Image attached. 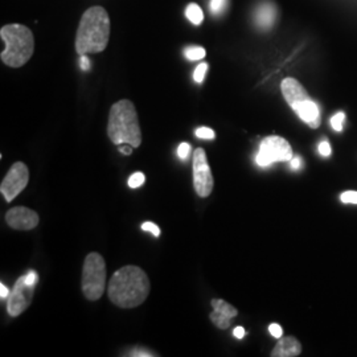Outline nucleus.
<instances>
[{"instance_id":"obj_8","label":"nucleus","mask_w":357,"mask_h":357,"mask_svg":"<svg viewBox=\"0 0 357 357\" xmlns=\"http://www.w3.org/2000/svg\"><path fill=\"white\" fill-rule=\"evenodd\" d=\"M29 181V171L28 167L23 162H16L10 171L7 172L6 178H3L0 192L7 203H11L15 197H17L22 192L26 190Z\"/></svg>"},{"instance_id":"obj_22","label":"nucleus","mask_w":357,"mask_h":357,"mask_svg":"<svg viewBox=\"0 0 357 357\" xmlns=\"http://www.w3.org/2000/svg\"><path fill=\"white\" fill-rule=\"evenodd\" d=\"M345 114L343 112H339L337 114L333 115L331 118V126L335 131H342L344 125Z\"/></svg>"},{"instance_id":"obj_24","label":"nucleus","mask_w":357,"mask_h":357,"mask_svg":"<svg viewBox=\"0 0 357 357\" xmlns=\"http://www.w3.org/2000/svg\"><path fill=\"white\" fill-rule=\"evenodd\" d=\"M340 200H342L344 204H357V192H343L342 196H340Z\"/></svg>"},{"instance_id":"obj_11","label":"nucleus","mask_w":357,"mask_h":357,"mask_svg":"<svg viewBox=\"0 0 357 357\" xmlns=\"http://www.w3.org/2000/svg\"><path fill=\"white\" fill-rule=\"evenodd\" d=\"M295 114L298 115L310 128H318L320 126L319 106L314 102L311 98L305 100L302 102L295 103L291 106Z\"/></svg>"},{"instance_id":"obj_5","label":"nucleus","mask_w":357,"mask_h":357,"mask_svg":"<svg viewBox=\"0 0 357 357\" xmlns=\"http://www.w3.org/2000/svg\"><path fill=\"white\" fill-rule=\"evenodd\" d=\"M106 287V264L101 255H86L82 268V293L89 301L101 299Z\"/></svg>"},{"instance_id":"obj_19","label":"nucleus","mask_w":357,"mask_h":357,"mask_svg":"<svg viewBox=\"0 0 357 357\" xmlns=\"http://www.w3.org/2000/svg\"><path fill=\"white\" fill-rule=\"evenodd\" d=\"M229 6V0H211L209 10L213 16H220L227 11Z\"/></svg>"},{"instance_id":"obj_23","label":"nucleus","mask_w":357,"mask_h":357,"mask_svg":"<svg viewBox=\"0 0 357 357\" xmlns=\"http://www.w3.org/2000/svg\"><path fill=\"white\" fill-rule=\"evenodd\" d=\"M196 137L200 138V139H205V141H211V139H215L216 134L212 128H200L196 130Z\"/></svg>"},{"instance_id":"obj_29","label":"nucleus","mask_w":357,"mask_h":357,"mask_svg":"<svg viewBox=\"0 0 357 357\" xmlns=\"http://www.w3.org/2000/svg\"><path fill=\"white\" fill-rule=\"evenodd\" d=\"M79 68L86 72L90 69V60L88 59L86 54H81V59H79Z\"/></svg>"},{"instance_id":"obj_18","label":"nucleus","mask_w":357,"mask_h":357,"mask_svg":"<svg viewBox=\"0 0 357 357\" xmlns=\"http://www.w3.org/2000/svg\"><path fill=\"white\" fill-rule=\"evenodd\" d=\"M205 54H206V52H205L204 48L196 47V45L188 47V48H185V51H184V56H185L190 61L202 60V59H204Z\"/></svg>"},{"instance_id":"obj_30","label":"nucleus","mask_w":357,"mask_h":357,"mask_svg":"<svg viewBox=\"0 0 357 357\" xmlns=\"http://www.w3.org/2000/svg\"><path fill=\"white\" fill-rule=\"evenodd\" d=\"M290 166L295 171H298V169H301L302 168V159L299 158V156H294L293 159L290 160Z\"/></svg>"},{"instance_id":"obj_15","label":"nucleus","mask_w":357,"mask_h":357,"mask_svg":"<svg viewBox=\"0 0 357 357\" xmlns=\"http://www.w3.org/2000/svg\"><path fill=\"white\" fill-rule=\"evenodd\" d=\"M185 16H187V19L191 22L193 26H200L203 23V20H204L203 10L196 3L188 4V7L185 8Z\"/></svg>"},{"instance_id":"obj_1","label":"nucleus","mask_w":357,"mask_h":357,"mask_svg":"<svg viewBox=\"0 0 357 357\" xmlns=\"http://www.w3.org/2000/svg\"><path fill=\"white\" fill-rule=\"evenodd\" d=\"M150 280L138 266L128 265L116 270L109 282V299L121 308L141 306L150 294Z\"/></svg>"},{"instance_id":"obj_2","label":"nucleus","mask_w":357,"mask_h":357,"mask_svg":"<svg viewBox=\"0 0 357 357\" xmlns=\"http://www.w3.org/2000/svg\"><path fill=\"white\" fill-rule=\"evenodd\" d=\"M110 38V19L102 7H91L81 17L77 31L76 51L78 54L105 51Z\"/></svg>"},{"instance_id":"obj_10","label":"nucleus","mask_w":357,"mask_h":357,"mask_svg":"<svg viewBox=\"0 0 357 357\" xmlns=\"http://www.w3.org/2000/svg\"><path fill=\"white\" fill-rule=\"evenodd\" d=\"M6 221L13 229L31 230L38 227L40 218L38 212L26 206H15L7 212Z\"/></svg>"},{"instance_id":"obj_7","label":"nucleus","mask_w":357,"mask_h":357,"mask_svg":"<svg viewBox=\"0 0 357 357\" xmlns=\"http://www.w3.org/2000/svg\"><path fill=\"white\" fill-rule=\"evenodd\" d=\"M213 176L208 158L203 149H196L193 153V187L200 197H208L213 191Z\"/></svg>"},{"instance_id":"obj_3","label":"nucleus","mask_w":357,"mask_h":357,"mask_svg":"<svg viewBox=\"0 0 357 357\" xmlns=\"http://www.w3.org/2000/svg\"><path fill=\"white\" fill-rule=\"evenodd\" d=\"M109 139L116 146L130 144L134 149L142 143V131L134 103L122 100L110 109L107 123Z\"/></svg>"},{"instance_id":"obj_12","label":"nucleus","mask_w":357,"mask_h":357,"mask_svg":"<svg viewBox=\"0 0 357 357\" xmlns=\"http://www.w3.org/2000/svg\"><path fill=\"white\" fill-rule=\"evenodd\" d=\"M281 90L286 102L290 105V107L294 106L295 103L302 102V101L310 98V96H308L306 89L303 88V85L299 81H296L295 78H291V77L284 78L282 81Z\"/></svg>"},{"instance_id":"obj_26","label":"nucleus","mask_w":357,"mask_h":357,"mask_svg":"<svg viewBox=\"0 0 357 357\" xmlns=\"http://www.w3.org/2000/svg\"><path fill=\"white\" fill-rule=\"evenodd\" d=\"M142 229L153 233L155 237H159V236H160L159 227H158L156 224H153V222H143V224H142Z\"/></svg>"},{"instance_id":"obj_6","label":"nucleus","mask_w":357,"mask_h":357,"mask_svg":"<svg viewBox=\"0 0 357 357\" xmlns=\"http://www.w3.org/2000/svg\"><path fill=\"white\" fill-rule=\"evenodd\" d=\"M294 158L293 149L282 137H268L259 144V150L255 156L257 165L268 167L278 162H290Z\"/></svg>"},{"instance_id":"obj_33","label":"nucleus","mask_w":357,"mask_h":357,"mask_svg":"<svg viewBox=\"0 0 357 357\" xmlns=\"http://www.w3.org/2000/svg\"><path fill=\"white\" fill-rule=\"evenodd\" d=\"M8 294H10L8 289L4 286V283H1V284H0V298L4 299L6 296H8Z\"/></svg>"},{"instance_id":"obj_28","label":"nucleus","mask_w":357,"mask_h":357,"mask_svg":"<svg viewBox=\"0 0 357 357\" xmlns=\"http://www.w3.org/2000/svg\"><path fill=\"white\" fill-rule=\"evenodd\" d=\"M319 153L321 156H330L331 155V146L327 141H323L319 144Z\"/></svg>"},{"instance_id":"obj_9","label":"nucleus","mask_w":357,"mask_h":357,"mask_svg":"<svg viewBox=\"0 0 357 357\" xmlns=\"http://www.w3.org/2000/svg\"><path fill=\"white\" fill-rule=\"evenodd\" d=\"M33 291H35V286L28 284L24 277L17 280V282L15 283L13 293L10 294V296H8V302H7V311H8L10 317H13V318L19 317L26 307L31 305Z\"/></svg>"},{"instance_id":"obj_16","label":"nucleus","mask_w":357,"mask_h":357,"mask_svg":"<svg viewBox=\"0 0 357 357\" xmlns=\"http://www.w3.org/2000/svg\"><path fill=\"white\" fill-rule=\"evenodd\" d=\"M209 319L212 320V323L216 326L217 328L228 330L230 324H231V319L233 318H230L228 315H225V314H222V312H220L217 310H213L211 312V315H209Z\"/></svg>"},{"instance_id":"obj_14","label":"nucleus","mask_w":357,"mask_h":357,"mask_svg":"<svg viewBox=\"0 0 357 357\" xmlns=\"http://www.w3.org/2000/svg\"><path fill=\"white\" fill-rule=\"evenodd\" d=\"M302 354V344L293 336H282L280 342L274 347L271 356L273 357H295Z\"/></svg>"},{"instance_id":"obj_31","label":"nucleus","mask_w":357,"mask_h":357,"mask_svg":"<svg viewBox=\"0 0 357 357\" xmlns=\"http://www.w3.org/2000/svg\"><path fill=\"white\" fill-rule=\"evenodd\" d=\"M132 149H134V147L130 146V144H128V146L121 144V146H119V151L123 153V155H131V153H132Z\"/></svg>"},{"instance_id":"obj_34","label":"nucleus","mask_w":357,"mask_h":357,"mask_svg":"<svg viewBox=\"0 0 357 357\" xmlns=\"http://www.w3.org/2000/svg\"><path fill=\"white\" fill-rule=\"evenodd\" d=\"M131 356H155L153 354H147L146 351H134L132 354H131Z\"/></svg>"},{"instance_id":"obj_21","label":"nucleus","mask_w":357,"mask_h":357,"mask_svg":"<svg viewBox=\"0 0 357 357\" xmlns=\"http://www.w3.org/2000/svg\"><path fill=\"white\" fill-rule=\"evenodd\" d=\"M208 64L197 65V68L195 69V72H193V79L197 82V84H203V81H204L205 75H206V72H208Z\"/></svg>"},{"instance_id":"obj_25","label":"nucleus","mask_w":357,"mask_h":357,"mask_svg":"<svg viewBox=\"0 0 357 357\" xmlns=\"http://www.w3.org/2000/svg\"><path fill=\"white\" fill-rule=\"evenodd\" d=\"M190 153H191V146H190L188 143L184 142V143H181V144L178 146V156L181 160H187L188 156H190Z\"/></svg>"},{"instance_id":"obj_17","label":"nucleus","mask_w":357,"mask_h":357,"mask_svg":"<svg viewBox=\"0 0 357 357\" xmlns=\"http://www.w3.org/2000/svg\"><path fill=\"white\" fill-rule=\"evenodd\" d=\"M212 307H213V310H217V311L228 315L230 318H236L238 315V310L222 299H213Z\"/></svg>"},{"instance_id":"obj_27","label":"nucleus","mask_w":357,"mask_h":357,"mask_svg":"<svg viewBox=\"0 0 357 357\" xmlns=\"http://www.w3.org/2000/svg\"><path fill=\"white\" fill-rule=\"evenodd\" d=\"M268 331L271 333V336H274L275 339H281L282 336H283V330H282L281 326L277 324V323H273L268 327Z\"/></svg>"},{"instance_id":"obj_20","label":"nucleus","mask_w":357,"mask_h":357,"mask_svg":"<svg viewBox=\"0 0 357 357\" xmlns=\"http://www.w3.org/2000/svg\"><path fill=\"white\" fill-rule=\"evenodd\" d=\"M146 181V176L143 172H135L128 178V187L130 188H139Z\"/></svg>"},{"instance_id":"obj_32","label":"nucleus","mask_w":357,"mask_h":357,"mask_svg":"<svg viewBox=\"0 0 357 357\" xmlns=\"http://www.w3.org/2000/svg\"><path fill=\"white\" fill-rule=\"evenodd\" d=\"M233 335H234L237 339H243V336H245V330H243V327H236L234 331H233Z\"/></svg>"},{"instance_id":"obj_4","label":"nucleus","mask_w":357,"mask_h":357,"mask_svg":"<svg viewBox=\"0 0 357 357\" xmlns=\"http://www.w3.org/2000/svg\"><path fill=\"white\" fill-rule=\"evenodd\" d=\"M0 38L6 48L1 52V61L11 68H20L29 61L35 51L32 32L20 24H8L0 31Z\"/></svg>"},{"instance_id":"obj_13","label":"nucleus","mask_w":357,"mask_h":357,"mask_svg":"<svg viewBox=\"0 0 357 357\" xmlns=\"http://www.w3.org/2000/svg\"><path fill=\"white\" fill-rule=\"evenodd\" d=\"M277 20V8L271 1L261 3L255 13V22L258 28L268 31Z\"/></svg>"}]
</instances>
